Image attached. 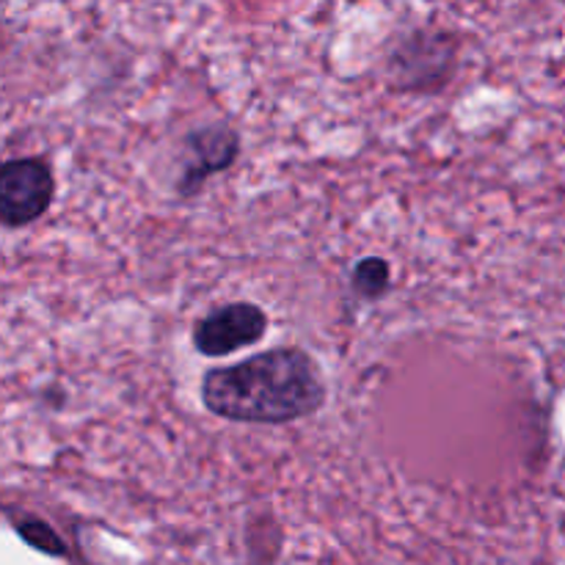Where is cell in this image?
<instances>
[{
	"label": "cell",
	"mask_w": 565,
	"mask_h": 565,
	"mask_svg": "<svg viewBox=\"0 0 565 565\" xmlns=\"http://www.w3.org/2000/svg\"><path fill=\"white\" fill-rule=\"evenodd\" d=\"M202 403L232 423L281 425L318 412L326 403V381L301 348H274L232 367L210 370Z\"/></svg>",
	"instance_id": "obj_1"
},
{
	"label": "cell",
	"mask_w": 565,
	"mask_h": 565,
	"mask_svg": "<svg viewBox=\"0 0 565 565\" xmlns=\"http://www.w3.org/2000/svg\"><path fill=\"white\" fill-rule=\"evenodd\" d=\"M55 182L42 160H9L0 171V218L9 230L42 218L53 202Z\"/></svg>",
	"instance_id": "obj_2"
},
{
	"label": "cell",
	"mask_w": 565,
	"mask_h": 565,
	"mask_svg": "<svg viewBox=\"0 0 565 565\" xmlns=\"http://www.w3.org/2000/svg\"><path fill=\"white\" fill-rule=\"evenodd\" d=\"M268 331V315L257 303L237 301L202 318L193 329V348L202 356H230L259 342Z\"/></svg>",
	"instance_id": "obj_3"
},
{
	"label": "cell",
	"mask_w": 565,
	"mask_h": 565,
	"mask_svg": "<svg viewBox=\"0 0 565 565\" xmlns=\"http://www.w3.org/2000/svg\"><path fill=\"white\" fill-rule=\"evenodd\" d=\"M188 152H191V160H188L185 174H182L180 191L191 196L210 174L226 169L237 158V136L230 127H207V130H199L188 138Z\"/></svg>",
	"instance_id": "obj_4"
},
{
	"label": "cell",
	"mask_w": 565,
	"mask_h": 565,
	"mask_svg": "<svg viewBox=\"0 0 565 565\" xmlns=\"http://www.w3.org/2000/svg\"><path fill=\"white\" fill-rule=\"evenodd\" d=\"M392 287V270L386 265V259L381 257H364L362 263L353 268V290L359 292L367 301L384 296Z\"/></svg>",
	"instance_id": "obj_5"
},
{
	"label": "cell",
	"mask_w": 565,
	"mask_h": 565,
	"mask_svg": "<svg viewBox=\"0 0 565 565\" xmlns=\"http://www.w3.org/2000/svg\"><path fill=\"white\" fill-rule=\"evenodd\" d=\"M17 533L22 535L25 544H31L33 550L44 552V555H53V557L66 555V546L64 541L58 539V533H55L50 524L39 522V519H25V522H20L17 524Z\"/></svg>",
	"instance_id": "obj_6"
}]
</instances>
